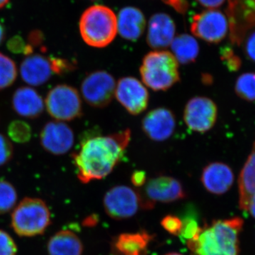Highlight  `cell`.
<instances>
[{"label": "cell", "instance_id": "obj_39", "mask_svg": "<svg viewBox=\"0 0 255 255\" xmlns=\"http://www.w3.org/2000/svg\"><path fill=\"white\" fill-rule=\"evenodd\" d=\"M246 211H248L249 214L255 219V194L251 196V199L248 202Z\"/></svg>", "mask_w": 255, "mask_h": 255}, {"label": "cell", "instance_id": "obj_34", "mask_svg": "<svg viewBox=\"0 0 255 255\" xmlns=\"http://www.w3.org/2000/svg\"><path fill=\"white\" fill-rule=\"evenodd\" d=\"M243 50L246 58L255 63V29L246 37L243 41Z\"/></svg>", "mask_w": 255, "mask_h": 255}, {"label": "cell", "instance_id": "obj_38", "mask_svg": "<svg viewBox=\"0 0 255 255\" xmlns=\"http://www.w3.org/2000/svg\"><path fill=\"white\" fill-rule=\"evenodd\" d=\"M196 1L208 9H214L224 4L226 0H196Z\"/></svg>", "mask_w": 255, "mask_h": 255}, {"label": "cell", "instance_id": "obj_33", "mask_svg": "<svg viewBox=\"0 0 255 255\" xmlns=\"http://www.w3.org/2000/svg\"><path fill=\"white\" fill-rule=\"evenodd\" d=\"M14 147L11 141L3 134L0 133V167L7 164L12 159Z\"/></svg>", "mask_w": 255, "mask_h": 255}, {"label": "cell", "instance_id": "obj_13", "mask_svg": "<svg viewBox=\"0 0 255 255\" xmlns=\"http://www.w3.org/2000/svg\"><path fill=\"white\" fill-rule=\"evenodd\" d=\"M40 141L47 152L62 155L71 150L75 142V135L66 124L55 121L45 124L40 134Z\"/></svg>", "mask_w": 255, "mask_h": 255}, {"label": "cell", "instance_id": "obj_20", "mask_svg": "<svg viewBox=\"0 0 255 255\" xmlns=\"http://www.w3.org/2000/svg\"><path fill=\"white\" fill-rule=\"evenodd\" d=\"M153 236L147 231L122 233L114 238L112 251L115 255H146Z\"/></svg>", "mask_w": 255, "mask_h": 255}, {"label": "cell", "instance_id": "obj_4", "mask_svg": "<svg viewBox=\"0 0 255 255\" xmlns=\"http://www.w3.org/2000/svg\"><path fill=\"white\" fill-rule=\"evenodd\" d=\"M140 74L142 83L155 92L167 91L180 80L179 63L167 50L147 53L142 58Z\"/></svg>", "mask_w": 255, "mask_h": 255}, {"label": "cell", "instance_id": "obj_36", "mask_svg": "<svg viewBox=\"0 0 255 255\" xmlns=\"http://www.w3.org/2000/svg\"><path fill=\"white\" fill-rule=\"evenodd\" d=\"M44 41V35L39 30H33L28 34V45L34 48L41 46Z\"/></svg>", "mask_w": 255, "mask_h": 255}, {"label": "cell", "instance_id": "obj_3", "mask_svg": "<svg viewBox=\"0 0 255 255\" xmlns=\"http://www.w3.org/2000/svg\"><path fill=\"white\" fill-rule=\"evenodd\" d=\"M79 28L86 44L94 48H105L113 42L118 33L117 16L108 6L93 5L82 13Z\"/></svg>", "mask_w": 255, "mask_h": 255}, {"label": "cell", "instance_id": "obj_6", "mask_svg": "<svg viewBox=\"0 0 255 255\" xmlns=\"http://www.w3.org/2000/svg\"><path fill=\"white\" fill-rule=\"evenodd\" d=\"M103 204L107 214L117 221L130 219L139 210H150L155 206L140 191L126 185L111 188L104 196Z\"/></svg>", "mask_w": 255, "mask_h": 255}, {"label": "cell", "instance_id": "obj_42", "mask_svg": "<svg viewBox=\"0 0 255 255\" xmlns=\"http://www.w3.org/2000/svg\"><path fill=\"white\" fill-rule=\"evenodd\" d=\"M9 0H0V9L4 7L9 3Z\"/></svg>", "mask_w": 255, "mask_h": 255}, {"label": "cell", "instance_id": "obj_19", "mask_svg": "<svg viewBox=\"0 0 255 255\" xmlns=\"http://www.w3.org/2000/svg\"><path fill=\"white\" fill-rule=\"evenodd\" d=\"M146 19L141 10L135 6H126L117 16V30L124 39L136 41L145 31Z\"/></svg>", "mask_w": 255, "mask_h": 255}, {"label": "cell", "instance_id": "obj_15", "mask_svg": "<svg viewBox=\"0 0 255 255\" xmlns=\"http://www.w3.org/2000/svg\"><path fill=\"white\" fill-rule=\"evenodd\" d=\"M175 33V23L172 17L165 13H156L147 25V43L152 49L163 50L170 46Z\"/></svg>", "mask_w": 255, "mask_h": 255}, {"label": "cell", "instance_id": "obj_43", "mask_svg": "<svg viewBox=\"0 0 255 255\" xmlns=\"http://www.w3.org/2000/svg\"><path fill=\"white\" fill-rule=\"evenodd\" d=\"M165 255H183L179 254V253H167V254H166Z\"/></svg>", "mask_w": 255, "mask_h": 255}, {"label": "cell", "instance_id": "obj_23", "mask_svg": "<svg viewBox=\"0 0 255 255\" xmlns=\"http://www.w3.org/2000/svg\"><path fill=\"white\" fill-rule=\"evenodd\" d=\"M170 46L176 60L182 65L194 63L199 54V43L194 36L187 33L174 37Z\"/></svg>", "mask_w": 255, "mask_h": 255}, {"label": "cell", "instance_id": "obj_24", "mask_svg": "<svg viewBox=\"0 0 255 255\" xmlns=\"http://www.w3.org/2000/svg\"><path fill=\"white\" fill-rule=\"evenodd\" d=\"M235 92L242 100L247 102L255 101V73L242 74L235 83Z\"/></svg>", "mask_w": 255, "mask_h": 255}, {"label": "cell", "instance_id": "obj_8", "mask_svg": "<svg viewBox=\"0 0 255 255\" xmlns=\"http://www.w3.org/2000/svg\"><path fill=\"white\" fill-rule=\"evenodd\" d=\"M117 82L113 75L105 70H96L86 75L80 92L84 100L94 108L107 107L115 95Z\"/></svg>", "mask_w": 255, "mask_h": 255}, {"label": "cell", "instance_id": "obj_1", "mask_svg": "<svg viewBox=\"0 0 255 255\" xmlns=\"http://www.w3.org/2000/svg\"><path fill=\"white\" fill-rule=\"evenodd\" d=\"M130 139V129L84 137L80 148L73 155L79 180L87 184L110 175L125 157Z\"/></svg>", "mask_w": 255, "mask_h": 255}, {"label": "cell", "instance_id": "obj_27", "mask_svg": "<svg viewBox=\"0 0 255 255\" xmlns=\"http://www.w3.org/2000/svg\"><path fill=\"white\" fill-rule=\"evenodd\" d=\"M7 133L13 142L23 144L31 140L32 130L29 124L24 121L16 120L10 123Z\"/></svg>", "mask_w": 255, "mask_h": 255}, {"label": "cell", "instance_id": "obj_22", "mask_svg": "<svg viewBox=\"0 0 255 255\" xmlns=\"http://www.w3.org/2000/svg\"><path fill=\"white\" fill-rule=\"evenodd\" d=\"M238 191L240 209L246 211L251 196L255 194V141L240 173Z\"/></svg>", "mask_w": 255, "mask_h": 255}, {"label": "cell", "instance_id": "obj_2", "mask_svg": "<svg viewBox=\"0 0 255 255\" xmlns=\"http://www.w3.org/2000/svg\"><path fill=\"white\" fill-rule=\"evenodd\" d=\"M244 220L240 217L216 220L187 241L191 255H240L239 236Z\"/></svg>", "mask_w": 255, "mask_h": 255}, {"label": "cell", "instance_id": "obj_31", "mask_svg": "<svg viewBox=\"0 0 255 255\" xmlns=\"http://www.w3.org/2000/svg\"><path fill=\"white\" fill-rule=\"evenodd\" d=\"M17 247L9 233L0 230V255H16Z\"/></svg>", "mask_w": 255, "mask_h": 255}, {"label": "cell", "instance_id": "obj_37", "mask_svg": "<svg viewBox=\"0 0 255 255\" xmlns=\"http://www.w3.org/2000/svg\"><path fill=\"white\" fill-rule=\"evenodd\" d=\"M130 181L134 187H142V186H145L147 182V176L144 171L135 170V172H132Z\"/></svg>", "mask_w": 255, "mask_h": 255}, {"label": "cell", "instance_id": "obj_14", "mask_svg": "<svg viewBox=\"0 0 255 255\" xmlns=\"http://www.w3.org/2000/svg\"><path fill=\"white\" fill-rule=\"evenodd\" d=\"M173 112L165 107H157L146 114L142 121V129L150 140L163 142L173 135L176 128Z\"/></svg>", "mask_w": 255, "mask_h": 255}, {"label": "cell", "instance_id": "obj_32", "mask_svg": "<svg viewBox=\"0 0 255 255\" xmlns=\"http://www.w3.org/2000/svg\"><path fill=\"white\" fill-rule=\"evenodd\" d=\"M221 58L223 63L226 64L228 70L231 71H237L241 66V60L235 55L233 50L229 47L223 48L221 50Z\"/></svg>", "mask_w": 255, "mask_h": 255}, {"label": "cell", "instance_id": "obj_7", "mask_svg": "<svg viewBox=\"0 0 255 255\" xmlns=\"http://www.w3.org/2000/svg\"><path fill=\"white\" fill-rule=\"evenodd\" d=\"M45 105L50 117L59 122H70L82 115L81 96L76 88L65 84L48 92Z\"/></svg>", "mask_w": 255, "mask_h": 255}, {"label": "cell", "instance_id": "obj_28", "mask_svg": "<svg viewBox=\"0 0 255 255\" xmlns=\"http://www.w3.org/2000/svg\"><path fill=\"white\" fill-rule=\"evenodd\" d=\"M183 226L180 236L184 241H188L193 239L200 233L201 228L195 219L187 218L182 221Z\"/></svg>", "mask_w": 255, "mask_h": 255}, {"label": "cell", "instance_id": "obj_16", "mask_svg": "<svg viewBox=\"0 0 255 255\" xmlns=\"http://www.w3.org/2000/svg\"><path fill=\"white\" fill-rule=\"evenodd\" d=\"M55 74L51 58L44 55H28L20 65V75L25 83L31 86H41Z\"/></svg>", "mask_w": 255, "mask_h": 255}, {"label": "cell", "instance_id": "obj_12", "mask_svg": "<svg viewBox=\"0 0 255 255\" xmlns=\"http://www.w3.org/2000/svg\"><path fill=\"white\" fill-rule=\"evenodd\" d=\"M142 195L155 205L157 202L168 204L182 200L187 197V192L176 178L161 175L147 181Z\"/></svg>", "mask_w": 255, "mask_h": 255}, {"label": "cell", "instance_id": "obj_35", "mask_svg": "<svg viewBox=\"0 0 255 255\" xmlns=\"http://www.w3.org/2000/svg\"><path fill=\"white\" fill-rule=\"evenodd\" d=\"M164 3L173 8L179 14H185L189 7L187 0H162Z\"/></svg>", "mask_w": 255, "mask_h": 255}, {"label": "cell", "instance_id": "obj_11", "mask_svg": "<svg viewBox=\"0 0 255 255\" xmlns=\"http://www.w3.org/2000/svg\"><path fill=\"white\" fill-rule=\"evenodd\" d=\"M114 96L124 108L134 116L145 112L150 99L145 85L133 77L121 78L117 82Z\"/></svg>", "mask_w": 255, "mask_h": 255}, {"label": "cell", "instance_id": "obj_26", "mask_svg": "<svg viewBox=\"0 0 255 255\" xmlns=\"http://www.w3.org/2000/svg\"><path fill=\"white\" fill-rule=\"evenodd\" d=\"M18 196L11 183L0 179V215L9 212L15 207Z\"/></svg>", "mask_w": 255, "mask_h": 255}, {"label": "cell", "instance_id": "obj_17", "mask_svg": "<svg viewBox=\"0 0 255 255\" xmlns=\"http://www.w3.org/2000/svg\"><path fill=\"white\" fill-rule=\"evenodd\" d=\"M235 176L227 164L214 162L208 164L201 172V181L206 190L216 195L228 192L232 187Z\"/></svg>", "mask_w": 255, "mask_h": 255}, {"label": "cell", "instance_id": "obj_30", "mask_svg": "<svg viewBox=\"0 0 255 255\" xmlns=\"http://www.w3.org/2000/svg\"><path fill=\"white\" fill-rule=\"evenodd\" d=\"M7 48L15 54L23 53L26 55L33 54V48L30 45L26 44L22 38L20 36H15L10 38L7 42Z\"/></svg>", "mask_w": 255, "mask_h": 255}, {"label": "cell", "instance_id": "obj_9", "mask_svg": "<svg viewBox=\"0 0 255 255\" xmlns=\"http://www.w3.org/2000/svg\"><path fill=\"white\" fill-rule=\"evenodd\" d=\"M191 33L209 43H219L228 35L229 23L226 15L219 10L207 9L191 18Z\"/></svg>", "mask_w": 255, "mask_h": 255}, {"label": "cell", "instance_id": "obj_40", "mask_svg": "<svg viewBox=\"0 0 255 255\" xmlns=\"http://www.w3.org/2000/svg\"><path fill=\"white\" fill-rule=\"evenodd\" d=\"M98 222L97 216H91L85 220V225L87 226H94Z\"/></svg>", "mask_w": 255, "mask_h": 255}, {"label": "cell", "instance_id": "obj_5", "mask_svg": "<svg viewBox=\"0 0 255 255\" xmlns=\"http://www.w3.org/2000/svg\"><path fill=\"white\" fill-rule=\"evenodd\" d=\"M50 216V210L44 201L25 198L13 210L11 227L21 237L41 236L51 223Z\"/></svg>", "mask_w": 255, "mask_h": 255}, {"label": "cell", "instance_id": "obj_21", "mask_svg": "<svg viewBox=\"0 0 255 255\" xmlns=\"http://www.w3.org/2000/svg\"><path fill=\"white\" fill-rule=\"evenodd\" d=\"M47 251L48 255H82L84 246L75 233L63 230L50 238Z\"/></svg>", "mask_w": 255, "mask_h": 255}, {"label": "cell", "instance_id": "obj_10", "mask_svg": "<svg viewBox=\"0 0 255 255\" xmlns=\"http://www.w3.org/2000/svg\"><path fill=\"white\" fill-rule=\"evenodd\" d=\"M218 107L209 97H194L188 101L184 110V121L192 131L204 133L213 128L218 119Z\"/></svg>", "mask_w": 255, "mask_h": 255}, {"label": "cell", "instance_id": "obj_41", "mask_svg": "<svg viewBox=\"0 0 255 255\" xmlns=\"http://www.w3.org/2000/svg\"><path fill=\"white\" fill-rule=\"evenodd\" d=\"M5 35H6V31H5V28L3 23L0 21V45L4 42L5 39Z\"/></svg>", "mask_w": 255, "mask_h": 255}, {"label": "cell", "instance_id": "obj_25", "mask_svg": "<svg viewBox=\"0 0 255 255\" xmlns=\"http://www.w3.org/2000/svg\"><path fill=\"white\" fill-rule=\"evenodd\" d=\"M17 75V68L14 60L0 53V90L12 85Z\"/></svg>", "mask_w": 255, "mask_h": 255}, {"label": "cell", "instance_id": "obj_18", "mask_svg": "<svg viewBox=\"0 0 255 255\" xmlns=\"http://www.w3.org/2000/svg\"><path fill=\"white\" fill-rule=\"evenodd\" d=\"M13 110L20 117L34 119L41 115L44 110V101L39 94L30 87L16 89L11 99Z\"/></svg>", "mask_w": 255, "mask_h": 255}, {"label": "cell", "instance_id": "obj_29", "mask_svg": "<svg viewBox=\"0 0 255 255\" xmlns=\"http://www.w3.org/2000/svg\"><path fill=\"white\" fill-rule=\"evenodd\" d=\"M161 226L169 234L179 236L182 229V220L174 215H167L161 221Z\"/></svg>", "mask_w": 255, "mask_h": 255}]
</instances>
